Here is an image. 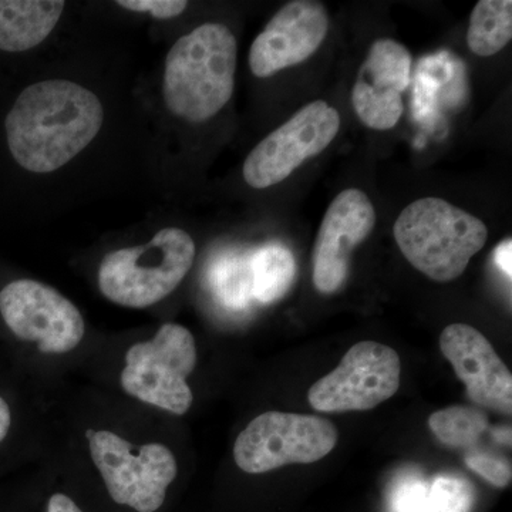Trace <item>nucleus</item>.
Masks as SVG:
<instances>
[{
  "instance_id": "obj_1",
  "label": "nucleus",
  "mask_w": 512,
  "mask_h": 512,
  "mask_svg": "<svg viewBox=\"0 0 512 512\" xmlns=\"http://www.w3.org/2000/svg\"><path fill=\"white\" fill-rule=\"evenodd\" d=\"M103 121V104L86 87L67 80L32 84L6 117L10 154L30 173H53L92 143Z\"/></svg>"
},
{
  "instance_id": "obj_24",
  "label": "nucleus",
  "mask_w": 512,
  "mask_h": 512,
  "mask_svg": "<svg viewBox=\"0 0 512 512\" xmlns=\"http://www.w3.org/2000/svg\"><path fill=\"white\" fill-rule=\"evenodd\" d=\"M12 426V412L8 402L0 396V443L6 439Z\"/></svg>"
},
{
  "instance_id": "obj_11",
  "label": "nucleus",
  "mask_w": 512,
  "mask_h": 512,
  "mask_svg": "<svg viewBox=\"0 0 512 512\" xmlns=\"http://www.w3.org/2000/svg\"><path fill=\"white\" fill-rule=\"evenodd\" d=\"M376 225V211L365 192L348 188L329 205L312 254L313 285L320 293L338 292L349 275L350 256Z\"/></svg>"
},
{
  "instance_id": "obj_20",
  "label": "nucleus",
  "mask_w": 512,
  "mask_h": 512,
  "mask_svg": "<svg viewBox=\"0 0 512 512\" xmlns=\"http://www.w3.org/2000/svg\"><path fill=\"white\" fill-rule=\"evenodd\" d=\"M212 292L229 309H244L252 296L251 258L222 255L210 269Z\"/></svg>"
},
{
  "instance_id": "obj_8",
  "label": "nucleus",
  "mask_w": 512,
  "mask_h": 512,
  "mask_svg": "<svg viewBox=\"0 0 512 512\" xmlns=\"http://www.w3.org/2000/svg\"><path fill=\"white\" fill-rule=\"evenodd\" d=\"M402 380L396 350L382 343H356L335 370L313 383L308 399L323 413L366 412L392 399Z\"/></svg>"
},
{
  "instance_id": "obj_12",
  "label": "nucleus",
  "mask_w": 512,
  "mask_h": 512,
  "mask_svg": "<svg viewBox=\"0 0 512 512\" xmlns=\"http://www.w3.org/2000/svg\"><path fill=\"white\" fill-rule=\"evenodd\" d=\"M329 30L325 6L315 0H295L269 20L249 50V67L259 79L298 66L318 52Z\"/></svg>"
},
{
  "instance_id": "obj_10",
  "label": "nucleus",
  "mask_w": 512,
  "mask_h": 512,
  "mask_svg": "<svg viewBox=\"0 0 512 512\" xmlns=\"http://www.w3.org/2000/svg\"><path fill=\"white\" fill-rule=\"evenodd\" d=\"M0 315L13 335L36 343L46 355H64L82 343L86 326L79 309L42 282L19 279L0 291Z\"/></svg>"
},
{
  "instance_id": "obj_21",
  "label": "nucleus",
  "mask_w": 512,
  "mask_h": 512,
  "mask_svg": "<svg viewBox=\"0 0 512 512\" xmlns=\"http://www.w3.org/2000/svg\"><path fill=\"white\" fill-rule=\"evenodd\" d=\"M466 464L474 473L483 477L494 487L504 488L511 483V463L504 457L474 450L467 454Z\"/></svg>"
},
{
  "instance_id": "obj_18",
  "label": "nucleus",
  "mask_w": 512,
  "mask_h": 512,
  "mask_svg": "<svg viewBox=\"0 0 512 512\" xmlns=\"http://www.w3.org/2000/svg\"><path fill=\"white\" fill-rule=\"evenodd\" d=\"M512 39L511 0H480L474 6L467 30L468 49L474 55H497Z\"/></svg>"
},
{
  "instance_id": "obj_4",
  "label": "nucleus",
  "mask_w": 512,
  "mask_h": 512,
  "mask_svg": "<svg viewBox=\"0 0 512 512\" xmlns=\"http://www.w3.org/2000/svg\"><path fill=\"white\" fill-rule=\"evenodd\" d=\"M194 259L190 234L178 228L161 229L146 245L104 256L99 268L100 291L124 308H148L177 289Z\"/></svg>"
},
{
  "instance_id": "obj_15",
  "label": "nucleus",
  "mask_w": 512,
  "mask_h": 512,
  "mask_svg": "<svg viewBox=\"0 0 512 512\" xmlns=\"http://www.w3.org/2000/svg\"><path fill=\"white\" fill-rule=\"evenodd\" d=\"M474 488L466 478L440 476L426 481L403 477L392 488L389 512H471Z\"/></svg>"
},
{
  "instance_id": "obj_5",
  "label": "nucleus",
  "mask_w": 512,
  "mask_h": 512,
  "mask_svg": "<svg viewBox=\"0 0 512 512\" xmlns=\"http://www.w3.org/2000/svg\"><path fill=\"white\" fill-rule=\"evenodd\" d=\"M195 365L197 345L190 330L165 323L153 339L127 350L121 387L141 402L183 416L194 402L188 377Z\"/></svg>"
},
{
  "instance_id": "obj_2",
  "label": "nucleus",
  "mask_w": 512,
  "mask_h": 512,
  "mask_svg": "<svg viewBox=\"0 0 512 512\" xmlns=\"http://www.w3.org/2000/svg\"><path fill=\"white\" fill-rule=\"evenodd\" d=\"M238 45L221 23H205L180 37L165 59L163 93L175 116L204 123L231 100Z\"/></svg>"
},
{
  "instance_id": "obj_16",
  "label": "nucleus",
  "mask_w": 512,
  "mask_h": 512,
  "mask_svg": "<svg viewBox=\"0 0 512 512\" xmlns=\"http://www.w3.org/2000/svg\"><path fill=\"white\" fill-rule=\"evenodd\" d=\"M60 0H0V50L26 52L43 42L59 23Z\"/></svg>"
},
{
  "instance_id": "obj_23",
  "label": "nucleus",
  "mask_w": 512,
  "mask_h": 512,
  "mask_svg": "<svg viewBox=\"0 0 512 512\" xmlns=\"http://www.w3.org/2000/svg\"><path fill=\"white\" fill-rule=\"evenodd\" d=\"M47 512H83L72 498L67 497L66 494L57 493L50 497L49 504H47Z\"/></svg>"
},
{
  "instance_id": "obj_3",
  "label": "nucleus",
  "mask_w": 512,
  "mask_h": 512,
  "mask_svg": "<svg viewBox=\"0 0 512 512\" xmlns=\"http://www.w3.org/2000/svg\"><path fill=\"white\" fill-rule=\"evenodd\" d=\"M404 258L431 281L446 284L466 272L487 244L488 229L470 212L443 198H420L407 205L393 227Z\"/></svg>"
},
{
  "instance_id": "obj_22",
  "label": "nucleus",
  "mask_w": 512,
  "mask_h": 512,
  "mask_svg": "<svg viewBox=\"0 0 512 512\" xmlns=\"http://www.w3.org/2000/svg\"><path fill=\"white\" fill-rule=\"evenodd\" d=\"M117 5L133 12L150 13L156 19H171L187 9L184 0H119Z\"/></svg>"
},
{
  "instance_id": "obj_14",
  "label": "nucleus",
  "mask_w": 512,
  "mask_h": 512,
  "mask_svg": "<svg viewBox=\"0 0 512 512\" xmlns=\"http://www.w3.org/2000/svg\"><path fill=\"white\" fill-rule=\"evenodd\" d=\"M440 349L466 384L471 402L511 416V372L483 333L466 323H453L441 332Z\"/></svg>"
},
{
  "instance_id": "obj_25",
  "label": "nucleus",
  "mask_w": 512,
  "mask_h": 512,
  "mask_svg": "<svg viewBox=\"0 0 512 512\" xmlns=\"http://www.w3.org/2000/svg\"><path fill=\"white\" fill-rule=\"evenodd\" d=\"M495 262L511 278V241L508 239L495 252Z\"/></svg>"
},
{
  "instance_id": "obj_13",
  "label": "nucleus",
  "mask_w": 512,
  "mask_h": 512,
  "mask_svg": "<svg viewBox=\"0 0 512 512\" xmlns=\"http://www.w3.org/2000/svg\"><path fill=\"white\" fill-rule=\"evenodd\" d=\"M413 57L393 39H377L360 66L352 90L353 109L365 126L392 130L403 116V93L412 80Z\"/></svg>"
},
{
  "instance_id": "obj_19",
  "label": "nucleus",
  "mask_w": 512,
  "mask_h": 512,
  "mask_svg": "<svg viewBox=\"0 0 512 512\" xmlns=\"http://www.w3.org/2000/svg\"><path fill=\"white\" fill-rule=\"evenodd\" d=\"M429 427L440 443L453 448H471L490 430V421L487 414L476 407L451 406L431 414Z\"/></svg>"
},
{
  "instance_id": "obj_7",
  "label": "nucleus",
  "mask_w": 512,
  "mask_h": 512,
  "mask_svg": "<svg viewBox=\"0 0 512 512\" xmlns=\"http://www.w3.org/2000/svg\"><path fill=\"white\" fill-rule=\"evenodd\" d=\"M338 430L332 421L311 414H259L234 444V460L248 474L291 464H312L332 453Z\"/></svg>"
},
{
  "instance_id": "obj_17",
  "label": "nucleus",
  "mask_w": 512,
  "mask_h": 512,
  "mask_svg": "<svg viewBox=\"0 0 512 512\" xmlns=\"http://www.w3.org/2000/svg\"><path fill=\"white\" fill-rule=\"evenodd\" d=\"M252 296L262 305L284 298L296 275L292 252L281 244H268L251 256Z\"/></svg>"
},
{
  "instance_id": "obj_9",
  "label": "nucleus",
  "mask_w": 512,
  "mask_h": 512,
  "mask_svg": "<svg viewBox=\"0 0 512 512\" xmlns=\"http://www.w3.org/2000/svg\"><path fill=\"white\" fill-rule=\"evenodd\" d=\"M339 128L335 107L323 100L306 104L251 151L242 168L244 180L256 190L282 183L306 160L325 151Z\"/></svg>"
},
{
  "instance_id": "obj_6",
  "label": "nucleus",
  "mask_w": 512,
  "mask_h": 512,
  "mask_svg": "<svg viewBox=\"0 0 512 512\" xmlns=\"http://www.w3.org/2000/svg\"><path fill=\"white\" fill-rule=\"evenodd\" d=\"M90 456L111 500L137 512L163 507L178 473L173 451L160 443L136 447L109 430L87 431Z\"/></svg>"
}]
</instances>
